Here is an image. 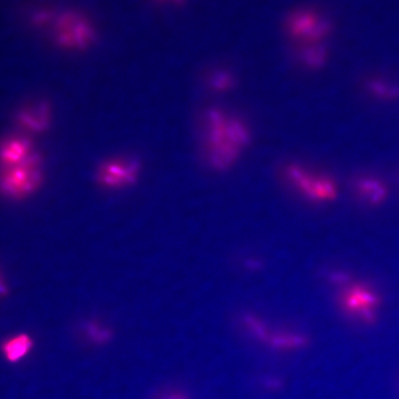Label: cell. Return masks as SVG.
Returning <instances> with one entry per match:
<instances>
[{
    "mask_svg": "<svg viewBox=\"0 0 399 399\" xmlns=\"http://www.w3.org/2000/svg\"><path fill=\"white\" fill-rule=\"evenodd\" d=\"M40 179L38 157L30 154L22 162L7 166L2 179L3 190L8 196L21 198L35 191Z\"/></svg>",
    "mask_w": 399,
    "mask_h": 399,
    "instance_id": "5b68a950",
    "label": "cell"
},
{
    "mask_svg": "<svg viewBox=\"0 0 399 399\" xmlns=\"http://www.w3.org/2000/svg\"><path fill=\"white\" fill-rule=\"evenodd\" d=\"M32 154L29 141L22 139L8 141L2 149L3 163L7 166L16 165L27 159Z\"/></svg>",
    "mask_w": 399,
    "mask_h": 399,
    "instance_id": "30bf717a",
    "label": "cell"
},
{
    "mask_svg": "<svg viewBox=\"0 0 399 399\" xmlns=\"http://www.w3.org/2000/svg\"><path fill=\"white\" fill-rule=\"evenodd\" d=\"M284 30L290 40L301 48L327 44L334 27L329 17L317 8L301 7L287 14Z\"/></svg>",
    "mask_w": 399,
    "mask_h": 399,
    "instance_id": "7a4b0ae2",
    "label": "cell"
},
{
    "mask_svg": "<svg viewBox=\"0 0 399 399\" xmlns=\"http://www.w3.org/2000/svg\"><path fill=\"white\" fill-rule=\"evenodd\" d=\"M298 61L299 65L310 72L321 71L328 65L331 52L327 44H318L298 48Z\"/></svg>",
    "mask_w": 399,
    "mask_h": 399,
    "instance_id": "9c48e42d",
    "label": "cell"
},
{
    "mask_svg": "<svg viewBox=\"0 0 399 399\" xmlns=\"http://www.w3.org/2000/svg\"><path fill=\"white\" fill-rule=\"evenodd\" d=\"M338 290V302L343 312L362 323H371L376 320L382 305L381 295L376 288L349 277Z\"/></svg>",
    "mask_w": 399,
    "mask_h": 399,
    "instance_id": "277c9868",
    "label": "cell"
},
{
    "mask_svg": "<svg viewBox=\"0 0 399 399\" xmlns=\"http://www.w3.org/2000/svg\"><path fill=\"white\" fill-rule=\"evenodd\" d=\"M238 82L237 74L232 69L222 68L211 74L209 86L215 93L226 94L237 89Z\"/></svg>",
    "mask_w": 399,
    "mask_h": 399,
    "instance_id": "8fae6325",
    "label": "cell"
},
{
    "mask_svg": "<svg viewBox=\"0 0 399 399\" xmlns=\"http://www.w3.org/2000/svg\"><path fill=\"white\" fill-rule=\"evenodd\" d=\"M355 193L370 206L382 205L389 197V188L387 183L373 176H362L355 182Z\"/></svg>",
    "mask_w": 399,
    "mask_h": 399,
    "instance_id": "8992f818",
    "label": "cell"
},
{
    "mask_svg": "<svg viewBox=\"0 0 399 399\" xmlns=\"http://www.w3.org/2000/svg\"><path fill=\"white\" fill-rule=\"evenodd\" d=\"M173 1H175V2H179V1H182V0H173Z\"/></svg>",
    "mask_w": 399,
    "mask_h": 399,
    "instance_id": "4fadbf2b",
    "label": "cell"
},
{
    "mask_svg": "<svg viewBox=\"0 0 399 399\" xmlns=\"http://www.w3.org/2000/svg\"><path fill=\"white\" fill-rule=\"evenodd\" d=\"M137 168L133 163L113 161L105 165L101 170L100 179L103 184L109 187H119L133 182Z\"/></svg>",
    "mask_w": 399,
    "mask_h": 399,
    "instance_id": "ba28073f",
    "label": "cell"
},
{
    "mask_svg": "<svg viewBox=\"0 0 399 399\" xmlns=\"http://www.w3.org/2000/svg\"><path fill=\"white\" fill-rule=\"evenodd\" d=\"M208 163L216 171L231 170L254 141L251 123L237 111L213 107L204 118Z\"/></svg>",
    "mask_w": 399,
    "mask_h": 399,
    "instance_id": "6da1fadb",
    "label": "cell"
},
{
    "mask_svg": "<svg viewBox=\"0 0 399 399\" xmlns=\"http://www.w3.org/2000/svg\"><path fill=\"white\" fill-rule=\"evenodd\" d=\"M32 340L27 335H19L8 340L4 346L6 357L11 362H18L29 353Z\"/></svg>",
    "mask_w": 399,
    "mask_h": 399,
    "instance_id": "7c38bea8",
    "label": "cell"
},
{
    "mask_svg": "<svg viewBox=\"0 0 399 399\" xmlns=\"http://www.w3.org/2000/svg\"><path fill=\"white\" fill-rule=\"evenodd\" d=\"M90 30L85 21L66 16L58 25V39L64 46L82 47L90 40Z\"/></svg>",
    "mask_w": 399,
    "mask_h": 399,
    "instance_id": "52a82bcc",
    "label": "cell"
},
{
    "mask_svg": "<svg viewBox=\"0 0 399 399\" xmlns=\"http://www.w3.org/2000/svg\"><path fill=\"white\" fill-rule=\"evenodd\" d=\"M283 173L296 193L312 204H330L337 198L339 193L335 179L303 163H288L283 169Z\"/></svg>",
    "mask_w": 399,
    "mask_h": 399,
    "instance_id": "3957f363",
    "label": "cell"
}]
</instances>
